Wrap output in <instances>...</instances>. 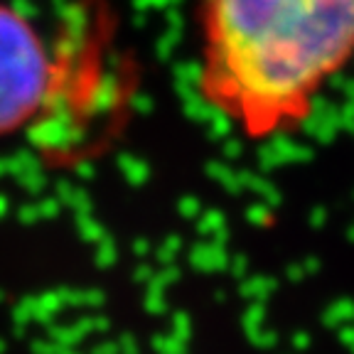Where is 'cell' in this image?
<instances>
[{"mask_svg":"<svg viewBox=\"0 0 354 354\" xmlns=\"http://www.w3.org/2000/svg\"><path fill=\"white\" fill-rule=\"evenodd\" d=\"M199 101L246 140L298 133L354 62V0H199Z\"/></svg>","mask_w":354,"mask_h":354,"instance_id":"6da1fadb","label":"cell"},{"mask_svg":"<svg viewBox=\"0 0 354 354\" xmlns=\"http://www.w3.org/2000/svg\"><path fill=\"white\" fill-rule=\"evenodd\" d=\"M57 59L32 17L0 0V138L35 126L50 109L62 84Z\"/></svg>","mask_w":354,"mask_h":354,"instance_id":"7a4b0ae2","label":"cell"}]
</instances>
